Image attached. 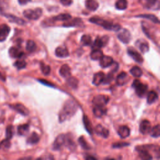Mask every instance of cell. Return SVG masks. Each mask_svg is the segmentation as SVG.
<instances>
[{"label": "cell", "instance_id": "6da1fadb", "mask_svg": "<svg viewBox=\"0 0 160 160\" xmlns=\"http://www.w3.org/2000/svg\"><path fill=\"white\" fill-rule=\"evenodd\" d=\"M78 108V106L75 101L72 99H68L64 103L62 110L59 113V123H63L73 117L75 115Z\"/></svg>", "mask_w": 160, "mask_h": 160}, {"label": "cell", "instance_id": "7a4b0ae2", "mask_svg": "<svg viewBox=\"0 0 160 160\" xmlns=\"http://www.w3.org/2000/svg\"><path fill=\"white\" fill-rule=\"evenodd\" d=\"M89 21L92 23L96 24L97 25L101 26L102 27L109 31H119L120 29H121V26L118 24H113L111 21H108L107 20H104L98 16H93L89 19Z\"/></svg>", "mask_w": 160, "mask_h": 160}, {"label": "cell", "instance_id": "3957f363", "mask_svg": "<svg viewBox=\"0 0 160 160\" xmlns=\"http://www.w3.org/2000/svg\"><path fill=\"white\" fill-rule=\"evenodd\" d=\"M132 87L135 89L136 95L139 97H143L148 91V86L143 84L138 79H135L132 84Z\"/></svg>", "mask_w": 160, "mask_h": 160}, {"label": "cell", "instance_id": "277c9868", "mask_svg": "<svg viewBox=\"0 0 160 160\" xmlns=\"http://www.w3.org/2000/svg\"><path fill=\"white\" fill-rule=\"evenodd\" d=\"M43 11L41 8L35 10H26L24 11L23 15L25 18L31 20H36L41 16Z\"/></svg>", "mask_w": 160, "mask_h": 160}, {"label": "cell", "instance_id": "5b68a950", "mask_svg": "<svg viewBox=\"0 0 160 160\" xmlns=\"http://www.w3.org/2000/svg\"><path fill=\"white\" fill-rule=\"evenodd\" d=\"M65 142L66 135L61 134L58 135L53 144V150L55 151H59L61 150L63 148V146H65Z\"/></svg>", "mask_w": 160, "mask_h": 160}, {"label": "cell", "instance_id": "8992f818", "mask_svg": "<svg viewBox=\"0 0 160 160\" xmlns=\"http://www.w3.org/2000/svg\"><path fill=\"white\" fill-rule=\"evenodd\" d=\"M109 41V37L108 36H104L102 37H97L95 42L92 45L93 50L101 49L104 46H106Z\"/></svg>", "mask_w": 160, "mask_h": 160}, {"label": "cell", "instance_id": "52a82bcc", "mask_svg": "<svg viewBox=\"0 0 160 160\" xmlns=\"http://www.w3.org/2000/svg\"><path fill=\"white\" fill-rule=\"evenodd\" d=\"M118 34V38L124 44H128L131 41V35L130 32L126 29H120Z\"/></svg>", "mask_w": 160, "mask_h": 160}, {"label": "cell", "instance_id": "ba28073f", "mask_svg": "<svg viewBox=\"0 0 160 160\" xmlns=\"http://www.w3.org/2000/svg\"><path fill=\"white\" fill-rule=\"evenodd\" d=\"M110 101V98L107 96L99 95L96 96L93 100L95 106H105Z\"/></svg>", "mask_w": 160, "mask_h": 160}, {"label": "cell", "instance_id": "9c48e42d", "mask_svg": "<svg viewBox=\"0 0 160 160\" xmlns=\"http://www.w3.org/2000/svg\"><path fill=\"white\" fill-rule=\"evenodd\" d=\"M128 54L132 59H133L135 61L138 63L141 64L143 62V58L141 55V54L139 52H138L136 50L133 48H129L128 49Z\"/></svg>", "mask_w": 160, "mask_h": 160}, {"label": "cell", "instance_id": "30bf717a", "mask_svg": "<svg viewBox=\"0 0 160 160\" xmlns=\"http://www.w3.org/2000/svg\"><path fill=\"white\" fill-rule=\"evenodd\" d=\"M71 19L68 21H66V22L64 23L63 26L64 27H81V26H83V22L81 19L76 18L70 20Z\"/></svg>", "mask_w": 160, "mask_h": 160}, {"label": "cell", "instance_id": "8fae6325", "mask_svg": "<svg viewBox=\"0 0 160 160\" xmlns=\"http://www.w3.org/2000/svg\"><path fill=\"white\" fill-rule=\"evenodd\" d=\"M144 7L153 10H158L159 9V0H144Z\"/></svg>", "mask_w": 160, "mask_h": 160}, {"label": "cell", "instance_id": "7c38bea8", "mask_svg": "<svg viewBox=\"0 0 160 160\" xmlns=\"http://www.w3.org/2000/svg\"><path fill=\"white\" fill-rule=\"evenodd\" d=\"M130 80V77L127 73L125 72H121L118 75L116 79V83L118 86H124L128 83Z\"/></svg>", "mask_w": 160, "mask_h": 160}, {"label": "cell", "instance_id": "4fadbf2b", "mask_svg": "<svg viewBox=\"0 0 160 160\" xmlns=\"http://www.w3.org/2000/svg\"><path fill=\"white\" fill-rule=\"evenodd\" d=\"M151 130V123L148 120H143L140 123L139 125V131L143 135L149 134Z\"/></svg>", "mask_w": 160, "mask_h": 160}, {"label": "cell", "instance_id": "5bb4252c", "mask_svg": "<svg viewBox=\"0 0 160 160\" xmlns=\"http://www.w3.org/2000/svg\"><path fill=\"white\" fill-rule=\"evenodd\" d=\"M10 32V28L6 24L0 25V41H4Z\"/></svg>", "mask_w": 160, "mask_h": 160}, {"label": "cell", "instance_id": "9a60e30c", "mask_svg": "<svg viewBox=\"0 0 160 160\" xmlns=\"http://www.w3.org/2000/svg\"><path fill=\"white\" fill-rule=\"evenodd\" d=\"M11 107L23 116H28L30 113L28 109L22 104L17 103L11 106Z\"/></svg>", "mask_w": 160, "mask_h": 160}, {"label": "cell", "instance_id": "2e32d148", "mask_svg": "<svg viewBox=\"0 0 160 160\" xmlns=\"http://www.w3.org/2000/svg\"><path fill=\"white\" fill-rule=\"evenodd\" d=\"M94 131L96 133V134L102 136L104 138H107L110 135L108 130L103 127L101 124H98L95 127Z\"/></svg>", "mask_w": 160, "mask_h": 160}, {"label": "cell", "instance_id": "e0dca14e", "mask_svg": "<svg viewBox=\"0 0 160 160\" xmlns=\"http://www.w3.org/2000/svg\"><path fill=\"white\" fill-rule=\"evenodd\" d=\"M99 60V64L103 68H108L109 66H111L112 64L114 63L113 58L109 56H103Z\"/></svg>", "mask_w": 160, "mask_h": 160}, {"label": "cell", "instance_id": "ac0fdd59", "mask_svg": "<svg viewBox=\"0 0 160 160\" xmlns=\"http://www.w3.org/2000/svg\"><path fill=\"white\" fill-rule=\"evenodd\" d=\"M104 77L105 74L102 71L95 73L94 75V76H93V84L95 86H99V84H101V83H103L104 81Z\"/></svg>", "mask_w": 160, "mask_h": 160}, {"label": "cell", "instance_id": "d6986e66", "mask_svg": "<svg viewBox=\"0 0 160 160\" xmlns=\"http://www.w3.org/2000/svg\"><path fill=\"white\" fill-rule=\"evenodd\" d=\"M56 56L58 58H64L69 56L70 53L67 48L63 46H59L55 50Z\"/></svg>", "mask_w": 160, "mask_h": 160}, {"label": "cell", "instance_id": "ffe728a7", "mask_svg": "<svg viewBox=\"0 0 160 160\" xmlns=\"http://www.w3.org/2000/svg\"><path fill=\"white\" fill-rule=\"evenodd\" d=\"M83 124H84L86 130L87 131V132L89 133V134L92 135L93 134V131H94V130H93L92 123L90 120L89 118L85 115H83Z\"/></svg>", "mask_w": 160, "mask_h": 160}, {"label": "cell", "instance_id": "44dd1931", "mask_svg": "<svg viewBox=\"0 0 160 160\" xmlns=\"http://www.w3.org/2000/svg\"><path fill=\"white\" fill-rule=\"evenodd\" d=\"M107 113V108L105 106H95L93 108V113L97 118H101Z\"/></svg>", "mask_w": 160, "mask_h": 160}, {"label": "cell", "instance_id": "7402d4cb", "mask_svg": "<svg viewBox=\"0 0 160 160\" xmlns=\"http://www.w3.org/2000/svg\"><path fill=\"white\" fill-rule=\"evenodd\" d=\"M136 44L138 47V48L139 49V50L141 51L143 53H145L146 52H148L150 50V46H149L148 43L143 39H141V40L138 39Z\"/></svg>", "mask_w": 160, "mask_h": 160}, {"label": "cell", "instance_id": "603a6c76", "mask_svg": "<svg viewBox=\"0 0 160 160\" xmlns=\"http://www.w3.org/2000/svg\"><path fill=\"white\" fill-rule=\"evenodd\" d=\"M118 133L119 136L122 139H125L128 138L130 135V130L126 126H120L118 130Z\"/></svg>", "mask_w": 160, "mask_h": 160}, {"label": "cell", "instance_id": "cb8c5ba5", "mask_svg": "<svg viewBox=\"0 0 160 160\" xmlns=\"http://www.w3.org/2000/svg\"><path fill=\"white\" fill-rule=\"evenodd\" d=\"M9 54L13 58H21L23 56L24 53L16 47H11L9 50Z\"/></svg>", "mask_w": 160, "mask_h": 160}, {"label": "cell", "instance_id": "d4e9b609", "mask_svg": "<svg viewBox=\"0 0 160 160\" xmlns=\"http://www.w3.org/2000/svg\"><path fill=\"white\" fill-rule=\"evenodd\" d=\"M5 17L9 19V21L14 23H16L19 25H24L25 24L26 22L24 21V20L21 18H19L16 16H14L13 15H10V14H5L4 15Z\"/></svg>", "mask_w": 160, "mask_h": 160}, {"label": "cell", "instance_id": "484cf974", "mask_svg": "<svg viewBox=\"0 0 160 160\" xmlns=\"http://www.w3.org/2000/svg\"><path fill=\"white\" fill-rule=\"evenodd\" d=\"M85 6L88 10L95 11L98 8L99 4L95 0H86L85 2Z\"/></svg>", "mask_w": 160, "mask_h": 160}, {"label": "cell", "instance_id": "4316f807", "mask_svg": "<svg viewBox=\"0 0 160 160\" xmlns=\"http://www.w3.org/2000/svg\"><path fill=\"white\" fill-rule=\"evenodd\" d=\"M59 74L63 78H68L71 76V69L68 64H63L59 70Z\"/></svg>", "mask_w": 160, "mask_h": 160}, {"label": "cell", "instance_id": "83f0119b", "mask_svg": "<svg viewBox=\"0 0 160 160\" xmlns=\"http://www.w3.org/2000/svg\"><path fill=\"white\" fill-rule=\"evenodd\" d=\"M65 146H66L70 150H75L76 148V143L73 141V139L70 135H66V142Z\"/></svg>", "mask_w": 160, "mask_h": 160}, {"label": "cell", "instance_id": "f1b7e54d", "mask_svg": "<svg viewBox=\"0 0 160 160\" xmlns=\"http://www.w3.org/2000/svg\"><path fill=\"white\" fill-rule=\"evenodd\" d=\"M39 136L36 132H33L27 139V143L29 144H35L39 141Z\"/></svg>", "mask_w": 160, "mask_h": 160}, {"label": "cell", "instance_id": "f546056e", "mask_svg": "<svg viewBox=\"0 0 160 160\" xmlns=\"http://www.w3.org/2000/svg\"><path fill=\"white\" fill-rule=\"evenodd\" d=\"M30 126L28 124L19 125L18 127V133L20 136H25L28 133Z\"/></svg>", "mask_w": 160, "mask_h": 160}, {"label": "cell", "instance_id": "4dcf8cb0", "mask_svg": "<svg viewBox=\"0 0 160 160\" xmlns=\"http://www.w3.org/2000/svg\"><path fill=\"white\" fill-rule=\"evenodd\" d=\"M158 98V95L155 91H150L147 95V103L149 104L154 103Z\"/></svg>", "mask_w": 160, "mask_h": 160}, {"label": "cell", "instance_id": "1f68e13d", "mask_svg": "<svg viewBox=\"0 0 160 160\" xmlns=\"http://www.w3.org/2000/svg\"><path fill=\"white\" fill-rule=\"evenodd\" d=\"M103 56V53L100 49L93 50L90 54V58L93 60H99Z\"/></svg>", "mask_w": 160, "mask_h": 160}, {"label": "cell", "instance_id": "d6a6232c", "mask_svg": "<svg viewBox=\"0 0 160 160\" xmlns=\"http://www.w3.org/2000/svg\"><path fill=\"white\" fill-rule=\"evenodd\" d=\"M137 151L139 152V156L141 159L145 160H150L153 159L152 155L150 154L148 151L144 150H139Z\"/></svg>", "mask_w": 160, "mask_h": 160}, {"label": "cell", "instance_id": "836d02e7", "mask_svg": "<svg viewBox=\"0 0 160 160\" xmlns=\"http://www.w3.org/2000/svg\"><path fill=\"white\" fill-rule=\"evenodd\" d=\"M130 72L133 76L137 77V78L141 77L143 75L142 70L140 68L139 66H133V67L130 70Z\"/></svg>", "mask_w": 160, "mask_h": 160}, {"label": "cell", "instance_id": "e575fe53", "mask_svg": "<svg viewBox=\"0 0 160 160\" xmlns=\"http://www.w3.org/2000/svg\"><path fill=\"white\" fill-rule=\"evenodd\" d=\"M137 18H143L145 19H148L150 21H151L153 23H156V24H159V19L155 15H139L136 16Z\"/></svg>", "mask_w": 160, "mask_h": 160}, {"label": "cell", "instance_id": "d590c367", "mask_svg": "<svg viewBox=\"0 0 160 160\" xmlns=\"http://www.w3.org/2000/svg\"><path fill=\"white\" fill-rule=\"evenodd\" d=\"M116 9L119 10H124L127 8L128 1L127 0H118L115 3Z\"/></svg>", "mask_w": 160, "mask_h": 160}, {"label": "cell", "instance_id": "8d00e7d4", "mask_svg": "<svg viewBox=\"0 0 160 160\" xmlns=\"http://www.w3.org/2000/svg\"><path fill=\"white\" fill-rule=\"evenodd\" d=\"M71 18V16L69 14H67V13H65V14H60L58 16H56L55 17H53L52 19L54 21H68Z\"/></svg>", "mask_w": 160, "mask_h": 160}, {"label": "cell", "instance_id": "74e56055", "mask_svg": "<svg viewBox=\"0 0 160 160\" xmlns=\"http://www.w3.org/2000/svg\"><path fill=\"white\" fill-rule=\"evenodd\" d=\"M67 83L72 88L76 89L78 87L79 81H78V79L76 78L75 77H71L70 76V77H68V78L67 79Z\"/></svg>", "mask_w": 160, "mask_h": 160}, {"label": "cell", "instance_id": "f35d334b", "mask_svg": "<svg viewBox=\"0 0 160 160\" xmlns=\"http://www.w3.org/2000/svg\"><path fill=\"white\" fill-rule=\"evenodd\" d=\"M81 42L83 46H91L93 43L92 38L90 35H84L81 38Z\"/></svg>", "mask_w": 160, "mask_h": 160}, {"label": "cell", "instance_id": "ab89813d", "mask_svg": "<svg viewBox=\"0 0 160 160\" xmlns=\"http://www.w3.org/2000/svg\"><path fill=\"white\" fill-rule=\"evenodd\" d=\"M78 142H79V144L81 145V146L84 150H90L91 148V146L88 143V142L86 141V140L84 138V136L79 137V139H78Z\"/></svg>", "mask_w": 160, "mask_h": 160}, {"label": "cell", "instance_id": "60d3db41", "mask_svg": "<svg viewBox=\"0 0 160 160\" xmlns=\"http://www.w3.org/2000/svg\"><path fill=\"white\" fill-rule=\"evenodd\" d=\"M26 50L30 53H33L36 50V44L33 41V40H28L26 43Z\"/></svg>", "mask_w": 160, "mask_h": 160}, {"label": "cell", "instance_id": "b9f144b4", "mask_svg": "<svg viewBox=\"0 0 160 160\" xmlns=\"http://www.w3.org/2000/svg\"><path fill=\"white\" fill-rule=\"evenodd\" d=\"M150 135L153 137V138H158L160 135V128H159V125L157 124L155 126V127H153L150 132Z\"/></svg>", "mask_w": 160, "mask_h": 160}, {"label": "cell", "instance_id": "7bdbcfd3", "mask_svg": "<svg viewBox=\"0 0 160 160\" xmlns=\"http://www.w3.org/2000/svg\"><path fill=\"white\" fill-rule=\"evenodd\" d=\"M115 73V72H114L113 71H111V72H110L108 73L107 75L105 76L103 83L104 84H108L111 83V81L113 80V79H114V73Z\"/></svg>", "mask_w": 160, "mask_h": 160}, {"label": "cell", "instance_id": "ee69618b", "mask_svg": "<svg viewBox=\"0 0 160 160\" xmlns=\"http://www.w3.org/2000/svg\"><path fill=\"white\" fill-rule=\"evenodd\" d=\"M40 66H41V70L42 73L44 75L48 76L50 75V73H51V68L49 65L45 64L44 63H43V62H41L40 63Z\"/></svg>", "mask_w": 160, "mask_h": 160}, {"label": "cell", "instance_id": "f6af8a7d", "mask_svg": "<svg viewBox=\"0 0 160 160\" xmlns=\"http://www.w3.org/2000/svg\"><path fill=\"white\" fill-rule=\"evenodd\" d=\"M13 135H14V128H13V126L10 125L6 128V138L8 139H11L13 138Z\"/></svg>", "mask_w": 160, "mask_h": 160}, {"label": "cell", "instance_id": "bcb514c9", "mask_svg": "<svg viewBox=\"0 0 160 160\" xmlns=\"http://www.w3.org/2000/svg\"><path fill=\"white\" fill-rule=\"evenodd\" d=\"M14 65L18 70H21L26 67V63L24 60H18L15 63Z\"/></svg>", "mask_w": 160, "mask_h": 160}, {"label": "cell", "instance_id": "7dc6e473", "mask_svg": "<svg viewBox=\"0 0 160 160\" xmlns=\"http://www.w3.org/2000/svg\"><path fill=\"white\" fill-rule=\"evenodd\" d=\"M130 145V143L126 142H118L113 144V148H120L124 147V146H128Z\"/></svg>", "mask_w": 160, "mask_h": 160}, {"label": "cell", "instance_id": "c3c4849f", "mask_svg": "<svg viewBox=\"0 0 160 160\" xmlns=\"http://www.w3.org/2000/svg\"><path fill=\"white\" fill-rule=\"evenodd\" d=\"M1 145L3 146V147L6 149H8L10 146H11V143H10V139H4V141H3L1 142Z\"/></svg>", "mask_w": 160, "mask_h": 160}, {"label": "cell", "instance_id": "681fc988", "mask_svg": "<svg viewBox=\"0 0 160 160\" xmlns=\"http://www.w3.org/2000/svg\"><path fill=\"white\" fill-rule=\"evenodd\" d=\"M61 4L65 6H68L71 4L73 0H60Z\"/></svg>", "mask_w": 160, "mask_h": 160}, {"label": "cell", "instance_id": "f907efd6", "mask_svg": "<svg viewBox=\"0 0 160 160\" xmlns=\"http://www.w3.org/2000/svg\"><path fill=\"white\" fill-rule=\"evenodd\" d=\"M39 81L41 82L43 84L47 85V86H51V87H54V86H53V84H52L50 82H48L47 81H46V80H44V79H39Z\"/></svg>", "mask_w": 160, "mask_h": 160}, {"label": "cell", "instance_id": "816d5d0a", "mask_svg": "<svg viewBox=\"0 0 160 160\" xmlns=\"http://www.w3.org/2000/svg\"><path fill=\"white\" fill-rule=\"evenodd\" d=\"M31 1V0H18L19 3L20 4H22V5L27 4L28 3H29Z\"/></svg>", "mask_w": 160, "mask_h": 160}, {"label": "cell", "instance_id": "f5cc1de1", "mask_svg": "<svg viewBox=\"0 0 160 160\" xmlns=\"http://www.w3.org/2000/svg\"><path fill=\"white\" fill-rule=\"evenodd\" d=\"M85 159H96V158L95 157H93V156H90V155H88V156H86Z\"/></svg>", "mask_w": 160, "mask_h": 160}, {"label": "cell", "instance_id": "db71d44e", "mask_svg": "<svg viewBox=\"0 0 160 160\" xmlns=\"http://www.w3.org/2000/svg\"><path fill=\"white\" fill-rule=\"evenodd\" d=\"M3 3H2V1H1V0H0V11H1L2 10H3Z\"/></svg>", "mask_w": 160, "mask_h": 160}, {"label": "cell", "instance_id": "11a10c76", "mask_svg": "<svg viewBox=\"0 0 160 160\" xmlns=\"http://www.w3.org/2000/svg\"><path fill=\"white\" fill-rule=\"evenodd\" d=\"M0 148H1V144H0Z\"/></svg>", "mask_w": 160, "mask_h": 160}]
</instances>
